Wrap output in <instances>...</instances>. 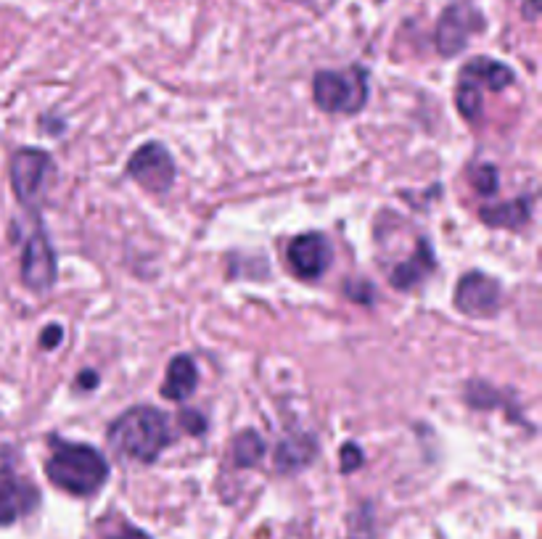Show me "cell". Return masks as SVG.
Masks as SVG:
<instances>
[{"mask_svg":"<svg viewBox=\"0 0 542 539\" xmlns=\"http://www.w3.org/2000/svg\"><path fill=\"white\" fill-rule=\"evenodd\" d=\"M45 473L53 487L75 497L96 495L109 479V463L96 447L75 444L53 436L51 455L45 460Z\"/></svg>","mask_w":542,"mask_h":539,"instance_id":"cell-1","label":"cell"},{"mask_svg":"<svg viewBox=\"0 0 542 539\" xmlns=\"http://www.w3.org/2000/svg\"><path fill=\"white\" fill-rule=\"evenodd\" d=\"M170 442V421L156 407H130L109 429V447L141 463H154L170 447Z\"/></svg>","mask_w":542,"mask_h":539,"instance_id":"cell-2","label":"cell"},{"mask_svg":"<svg viewBox=\"0 0 542 539\" xmlns=\"http://www.w3.org/2000/svg\"><path fill=\"white\" fill-rule=\"evenodd\" d=\"M516 80L511 67H505L500 61H492L487 56L468 61L458 80V90H455V106L466 119H479L482 117V90H492L500 93L511 82Z\"/></svg>","mask_w":542,"mask_h":539,"instance_id":"cell-3","label":"cell"},{"mask_svg":"<svg viewBox=\"0 0 542 539\" xmlns=\"http://www.w3.org/2000/svg\"><path fill=\"white\" fill-rule=\"evenodd\" d=\"M318 109L328 114H357L368 101V72L360 67L344 72H318L312 82Z\"/></svg>","mask_w":542,"mask_h":539,"instance_id":"cell-4","label":"cell"},{"mask_svg":"<svg viewBox=\"0 0 542 539\" xmlns=\"http://www.w3.org/2000/svg\"><path fill=\"white\" fill-rule=\"evenodd\" d=\"M484 30V16L476 11L471 3H453L445 14L439 16L437 32H434V43L442 56H455L468 45L471 35Z\"/></svg>","mask_w":542,"mask_h":539,"instance_id":"cell-5","label":"cell"},{"mask_svg":"<svg viewBox=\"0 0 542 539\" xmlns=\"http://www.w3.org/2000/svg\"><path fill=\"white\" fill-rule=\"evenodd\" d=\"M127 175L135 183H141L146 191H170L172 180H175V162H172L170 151L162 143H146L130 156Z\"/></svg>","mask_w":542,"mask_h":539,"instance_id":"cell-6","label":"cell"},{"mask_svg":"<svg viewBox=\"0 0 542 539\" xmlns=\"http://www.w3.org/2000/svg\"><path fill=\"white\" fill-rule=\"evenodd\" d=\"M455 307L471 318H487L500 307V283L482 270H471L455 286Z\"/></svg>","mask_w":542,"mask_h":539,"instance_id":"cell-7","label":"cell"},{"mask_svg":"<svg viewBox=\"0 0 542 539\" xmlns=\"http://www.w3.org/2000/svg\"><path fill=\"white\" fill-rule=\"evenodd\" d=\"M286 262L291 265L294 275L302 281H315L326 273L334 262V249L328 244L323 233H305L297 236L286 249Z\"/></svg>","mask_w":542,"mask_h":539,"instance_id":"cell-8","label":"cell"},{"mask_svg":"<svg viewBox=\"0 0 542 539\" xmlns=\"http://www.w3.org/2000/svg\"><path fill=\"white\" fill-rule=\"evenodd\" d=\"M51 172V156L40 148H22L11 159V183L16 199L22 204H32L43 191L45 178Z\"/></svg>","mask_w":542,"mask_h":539,"instance_id":"cell-9","label":"cell"},{"mask_svg":"<svg viewBox=\"0 0 542 539\" xmlns=\"http://www.w3.org/2000/svg\"><path fill=\"white\" fill-rule=\"evenodd\" d=\"M22 281L30 291L45 294L56 283V254L51 249V241L43 230H35L24 246L22 254Z\"/></svg>","mask_w":542,"mask_h":539,"instance_id":"cell-10","label":"cell"},{"mask_svg":"<svg viewBox=\"0 0 542 539\" xmlns=\"http://www.w3.org/2000/svg\"><path fill=\"white\" fill-rule=\"evenodd\" d=\"M40 495L38 489L19 479L16 473L0 471V526H8L27 516L35 505H38Z\"/></svg>","mask_w":542,"mask_h":539,"instance_id":"cell-11","label":"cell"},{"mask_svg":"<svg viewBox=\"0 0 542 539\" xmlns=\"http://www.w3.org/2000/svg\"><path fill=\"white\" fill-rule=\"evenodd\" d=\"M199 386V370L196 362L188 355H178L167 368V381L162 386V397L172 399V402H183L196 392Z\"/></svg>","mask_w":542,"mask_h":539,"instance_id":"cell-12","label":"cell"},{"mask_svg":"<svg viewBox=\"0 0 542 539\" xmlns=\"http://www.w3.org/2000/svg\"><path fill=\"white\" fill-rule=\"evenodd\" d=\"M490 228H508V230H521L532 217V199L524 196V199H513L508 204H500V207H487L479 212Z\"/></svg>","mask_w":542,"mask_h":539,"instance_id":"cell-13","label":"cell"},{"mask_svg":"<svg viewBox=\"0 0 542 539\" xmlns=\"http://www.w3.org/2000/svg\"><path fill=\"white\" fill-rule=\"evenodd\" d=\"M315 458V442L310 436H294V439H283L278 452H275V466L281 473H294L305 468Z\"/></svg>","mask_w":542,"mask_h":539,"instance_id":"cell-14","label":"cell"},{"mask_svg":"<svg viewBox=\"0 0 542 539\" xmlns=\"http://www.w3.org/2000/svg\"><path fill=\"white\" fill-rule=\"evenodd\" d=\"M431 270H434V257H431V252H429V244L421 241L418 254H413L408 262H402V265L394 267V273L389 275V281H392V286H397V288H413L424 281Z\"/></svg>","mask_w":542,"mask_h":539,"instance_id":"cell-15","label":"cell"},{"mask_svg":"<svg viewBox=\"0 0 542 539\" xmlns=\"http://www.w3.org/2000/svg\"><path fill=\"white\" fill-rule=\"evenodd\" d=\"M262 455H265V442H262L257 431H244V434L236 436V442H233V458H236L238 468L257 466Z\"/></svg>","mask_w":542,"mask_h":539,"instance_id":"cell-16","label":"cell"},{"mask_svg":"<svg viewBox=\"0 0 542 539\" xmlns=\"http://www.w3.org/2000/svg\"><path fill=\"white\" fill-rule=\"evenodd\" d=\"M498 170L492 167V164H479L474 172H471V183L479 193L484 196H490V193L498 191Z\"/></svg>","mask_w":542,"mask_h":539,"instance_id":"cell-17","label":"cell"},{"mask_svg":"<svg viewBox=\"0 0 542 539\" xmlns=\"http://www.w3.org/2000/svg\"><path fill=\"white\" fill-rule=\"evenodd\" d=\"M363 466V452L357 444H344L342 447V471H357V468Z\"/></svg>","mask_w":542,"mask_h":539,"instance_id":"cell-18","label":"cell"},{"mask_svg":"<svg viewBox=\"0 0 542 539\" xmlns=\"http://www.w3.org/2000/svg\"><path fill=\"white\" fill-rule=\"evenodd\" d=\"M180 426L188 431V434H204L207 431V421L201 418L199 413H183L180 415Z\"/></svg>","mask_w":542,"mask_h":539,"instance_id":"cell-19","label":"cell"},{"mask_svg":"<svg viewBox=\"0 0 542 539\" xmlns=\"http://www.w3.org/2000/svg\"><path fill=\"white\" fill-rule=\"evenodd\" d=\"M61 339H64V331H61L59 325H48V328L43 331V347L45 349L59 347Z\"/></svg>","mask_w":542,"mask_h":539,"instance_id":"cell-20","label":"cell"},{"mask_svg":"<svg viewBox=\"0 0 542 539\" xmlns=\"http://www.w3.org/2000/svg\"><path fill=\"white\" fill-rule=\"evenodd\" d=\"M352 288H355V286H349V283H347V294L349 296H355V299H363V302L365 304H371L373 302V296L371 294H357V291H352ZM357 288H360V291H371V286H368V283H357Z\"/></svg>","mask_w":542,"mask_h":539,"instance_id":"cell-21","label":"cell"},{"mask_svg":"<svg viewBox=\"0 0 542 539\" xmlns=\"http://www.w3.org/2000/svg\"><path fill=\"white\" fill-rule=\"evenodd\" d=\"M112 539H151L146 532H138V529H122L119 534H114Z\"/></svg>","mask_w":542,"mask_h":539,"instance_id":"cell-22","label":"cell"},{"mask_svg":"<svg viewBox=\"0 0 542 539\" xmlns=\"http://www.w3.org/2000/svg\"><path fill=\"white\" fill-rule=\"evenodd\" d=\"M96 384H98L96 373H93V370H85V373H82V378H80L82 389H93Z\"/></svg>","mask_w":542,"mask_h":539,"instance_id":"cell-23","label":"cell"},{"mask_svg":"<svg viewBox=\"0 0 542 539\" xmlns=\"http://www.w3.org/2000/svg\"><path fill=\"white\" fill-rule=\"evenodd\" d=\"M299 3H305V6H312V3H315V0H299Z\"/></svg>","mask_w":542,"mask_h":539,"instance_id":"cell-24","label":"cell"}]
</instances>
